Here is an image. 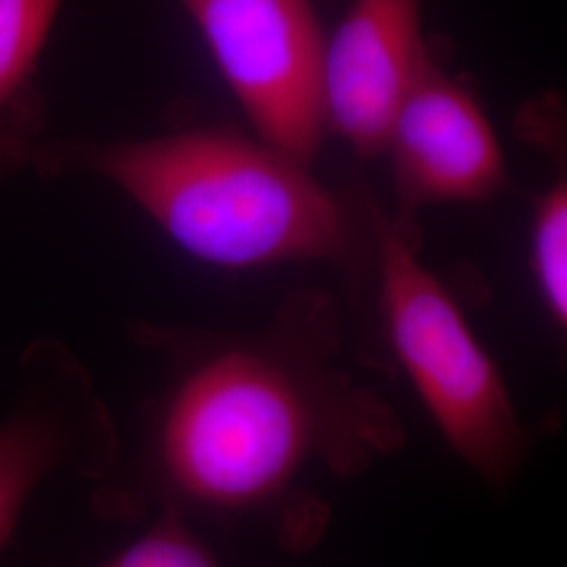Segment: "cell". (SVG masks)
I'll return each mask as SVG.
<instances>
[{
    "label": "cell",
    "mask_w": 567,
    "mask_h": 567,
    "mask_svg": "<svg viewBox=\"0 0 567 567\" xmlns=\"http://www.w3.org/2000/svg\"><path fill=\"white\" fill-rule=\"evenodd\" d=\"M426 60L421 0H355L324 44L326 128L365 158L385 152L391 121Z\"/></svg>",
    "instance_id": "7"
},
{
    "label": "cell",
    "mask_w": 567,
    "mask_h": 567,
    "mask_svg": "<svg viewBox=\"0 0 567 567\" xmlns=\"http://www.w3.org/2000/svg\"><path fill=\"white\" fill-rule=\"evenodd\" d=\"M377 248L381 311L398 362L466 465L489 482L507 480L524 431L498 365L404 225L379 219Z\"/></svg>",
    "instance_id": "3"
},
{
    "label": "cell",
    "mask_w": 567,
    "mask_h": 567,
    "mask_svg": "<svg viewBox=\"0 0 567 567\" xmlns=\"http://www.w3.org/2000/svg\"><path fill=\"white\" fill-rule=\"evenodd\" d=\"M385 150L408 210L486 200L507 183L503 150L484 110L431 60L400 103Z\"/></svg>",
    "instance_id": "6"
},
{
    "label": "cell",
    "mask_w": 567,
    "mask_h": 567,
    "mask_svg": "<svg viewBox=\"0 0 567 567\" xmlns=\"http://www.w3.org/2000/svg\"><path fill=\"white\" fill-rule=\"evenodd\" d=\"M30 166L116 185L187 255L215 267L343 261L353 246L343 206L307 164L234 131L42 142Z\"/></svg>",
    "instance_id": "2"
},
{
    "label": "cell",
    "mask_w": 567,
    "mask_h": 567,
    "mask_svg": "<svg viewBox=\"0 0 567 567\" xmlns=\"http://www.w3.org/2000/svg\"><path fill=\"white\" fill-rule=\"evenodd\" d=\"M61 0H0V179L32 163L44 140L41 60Z\"/></svg>",
    "instance_id": "8"
},
{
    "label": "cell",
    "mask_w": 567,
    "mask_h": 567,
    "mask_svg": "<svg viewBox=\"0 0 567 567\" xmlns=\"http://www.w3.org/2000/svg\"><path fill=\"white\" fill-rule=\"evenodd\" d=\"M93 567H221L192 532L182 508L164 505L161 517L133 545Z\"/></svg>",
    "instance_id": "10"
},
{
    "label": "cell",
    "mask_w": 567,
    "mask_h": 567,
    "mask_svg": "<svg viewBox=\"0 0 567 567\" xmlns=\"http://www.w3.org/2000/svg\"><path fill=\"white\" fill-rule=\"evenodd\" d=\"M116 463L112 419L76 355L53 339L28 344L18 360L13 402L0 419V548L47 477L100 480Z\"/></svg>",
    "instance_id": "5"
},
{
    "label": "cell",
    "mask_w": 567,
    "mask_h": 567,
    "mask_svg": "<svg viewBox=\"0 0 567 567\" xmlns=\"http://www.w3.org/2000/svg\"><path fill=\"white\" fill-rule=\"evenodd\" d=\"M324 305L295 303L255 337L177 349L143 456L164 505L271 507L318 468L353 475L402 444L385 400L339 364Z\"/></svg>",
    "instance_id": "1"
},
{
    "label": "cell",
    "mask_w": 567,
    "mask_h": 567,
    "mask_svg": "<svg viewBox=\"0 0 567 567\" xmlns=\"http://www.w3.org/2000/svg\"><path fill=\"white\" fill-rule=\"evenodd\" d=\"M532 269L555 324L567 320V189L555 183L536 204L532 225Z\"/></svg>",
    "instance_id": "9"
},
{
    "label": "cell",
    "mask_w": 567,
    "mask_h": 567,
    "mask_svg": "<svg viewBox=\"0 0 567 567\" xmlns=\"http://www.w3.org/2000/svg\"><path fill=\"white\" fill-rule=\"evenodd\" d=\"M259 140L309 164L324 135L326 39L311 0H177Z\"/></svg>",
    "instance_id": "4"
}]
</instances>
